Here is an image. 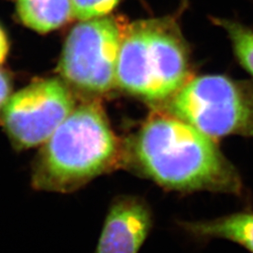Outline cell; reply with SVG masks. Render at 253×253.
Here are the masks:
<instances>
[{
    "label": "cell",
    "mask_w": 253,
    "mask_h": 253,
    "mask_svg": "<svg viewBox=\"0 0 253 253\" xmlns=\"http://www.w3.org/2000/svg\"><path fill=\"white\" fill-rule=\"evenodd\" d=\"M128 154L137 171L164 190L235 196L244 192L238 172L212 138L163 112L139 129Z\"/></svg>",
    "instance_id": "cell-1"
},
{
    "label": "cell",
    "mask_w": 253,
    "mask_h": 253,
    "mask_svg": "<svg viewBox=\"0 0 253 253\" xmlns=\"http://www.w3.org/2000/svg\"><path fill=\"white\" fill-rule=\"evenodd\" d=\"M154 223L153 211L144 198L118 196L109 207L94 253H139Z\"/></svg>",
    "instance_id": "cell-7"
},
{
    "label": "cell",
    "mask_w": 253,
    "mask_h": 253,
    "mask_svg": "<svg viewBox=\"0 0 253 253\" xmlns=\"http://www.w3.org/2000/svg\"><path fill=\"white\" fill-rule=\"evenodd\" d=\"M156 107L210 138L253 137V84L222 75L190 78Z\"/></svg>",
    "instance_id": "cell-4"
},
{
    "label": "cell",
    "mask_w": 253,
    "mask_h": 253,
    "mask_svg": "<svg viewBox=\"0 0 253 253\" xmlns=\"http://www.w3.org/2000/svg\"><path fill=\"white\" fill-rule=\"evenodd\" d=\"M16 10L25 26L41 33L57 29L73 17L71 0H18Z\"/></svg>",
    "instance_id": "cell-9"
},
{
    "label": "cell",
    "mask_w": 253,
    "mask_h": 253,
    "mask_svg": "<svg viewBox=\"0 0 253 253\" xmlns=\"http://www.w3.org/2000/svg\"><path fill=\"white\" fill-rule=\"evenodd\" d=\"M73 94L63 82H35L9 96L1 121L9 138L21 148L45 143L73 111Z\"/></svg>",
    "instance_id": "cell-6"
},
{
    "label": "cell",
    "mask_w": 253,
    "mask_h": 253,
    "mask_svg": "<svg viewBox=\"0 0 253 253\" xmlns=\"http://www.w3.org/2000/svg\"><path fill=\"white\" fill-rule=\"evenodd\" d=\"M122 147L97 102L75 107L44 143L33 170L39 190L69 193L112 170Z\"/></svg>",
    "instance_id": "cell-2"
},
{
    "label": "cell",
    "mask_w": 253,
    "mask_h": 253,
    "mask_svg": "<svg viewBox=\"0 0 253 253\" xmlns=\"http://www.w3.org/2000/svg\"><path fill=\"white\" fill-rule=\"evenodd\" d=\"M73 18L80 21L109 15L122 0H71Z\"/></svg>",
    "instance_id": "cell-11"
},
{
    "label": "cell",
    "mask_w": 253,
    "mask_h": 253,
    "mask_svg": "<svg viewBox=\"0 0 253 253\" xmlns=\"http://www.w3.org/2000/svg\"><path fill=\"white\" fill-rule=\"evenodd\" d=\"M190 54L172 16L124 25L116 86L153 106L163 103L190 79Z\"/></svg>",
    "instance_id": "cell-3"
},
{
    "label": "cell",
    "mask_w": 253,
    "mask_h": 253,
    "mask_svg": "<svg viewBox=\"0 0 253 253\" xmlns=\"http://www.w3.org/2000/svg\"><path fill=\"white\" fill-rule=\"evenodd\" d=\"M11 84L6 73L0 71V108L4 106L10 96Z\"/></svg>",
    "instance_id": "cell-12"
},
{
    "label": "cell",
    "mask_w": 253,
    "mask_h": 253,
    "mask_svg": "<svg viewBox=\"0 0 253 253\" xmlns=\"http://www.w3.org/2000/svg\"><path fill=\"white\" fill-rule=\"evenodd\" d=\"M124 25L114 16L81 21L64 43L58 72L75 89L105 94L116 86L118 54Z\"/></svg>",
    "instance_id": "cell-5"
},
{
    "label": "cell",
    "mask_w": 253,
    "mask_h": 253,
    "mask_svg": "<svg viewBox=\"0 0 253 253\" xmlns=\"http://www.w3.org/2000/svg\"><path fill=\"white\" fill-rule=\"evenodd\" d=\"M175 228L190 242L200 246L214 239H224L253 253V211L250 209L211 219H177Z\"/></svg>",
    "instance_id": "cell-8"
},
{
    "label": "cell",
    "mask_w": 253,
    "mask_h": 253,
    "mask_svg": "<svg viewBox=\"0 0 253 253\" xmlns=\"http://www.w3.org/2000/svg\"><path fill=\"white\" fill-rule=\"evenodd\" d=\"M222 27L230 38L235 55L245 70L253 76V30L244 25L227 19L212 18Z\"/></svg>",
    "instance_id": "cell-10"
},
{
    "label": "cell",
    "mask_w": 253,
    "mask_h": 253,
    "mask_svg": "<svg viewBox=\"0 0 253 253\" xmlns=\"http://www.w3.org/2000/svg\"><path fill=\"white\" fill-rule=\"evenodd\" d=\"M9 53V41L5 31L0 27V64L3 63Z\"/></svg>",
    "instance_id": "cell-13"
}]
</instances>
